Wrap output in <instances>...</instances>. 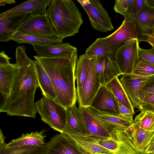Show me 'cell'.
Here are the masks:
<instances>
[{
  "label": "cell",
  "mask_w": 154,
  "mask_h": 154,
  "mask_svg": "<svg viewBox=\"0 0 154 154\" xmlns=\"http://www.w3.org/2000/svg\"><path fill=\"white\" fill-rule=\"evenodd\" d=\"M26 50L23 45L16 48L15 63L18 67L16 82L4 112L10 116L35 119L37 112L34 103L35 94L39 86L35 60L27 56Z\"/></svg>",
  "instance_id": "cell-1"
},
{
  "label": "cell",
  "mask_w": 154,
  "mask_h": 154,
  "mask_svg": "<svg viewBox=\"0 0 154 154\" xmlns=\"http://www.w3.org/2000/svg\"><path fill=\"white\" fill-rule=\"evenodd\" d=\"M34 57L51 80L57 96L54 101L66 109L75 104L77 99L75 84L77 51L69 59L46 58L38 56H34Z\"/></svg>",
  "instance_id": "cell-2"
},
{
  "label": "cell",
  "mask_w": 154,
  "mask_h": 154,
  "mask_svg": "<svg viewBox=\"0 0 154 154\" xmlns=\"http://www.w3.org/2000/svg\"><path fill=\"white\" fill-rule=\"evenodd\" d=\"M46 14L56 37L62 40L78 33L83 23L81 12L72 0H51Z\"/></svg>",
  "instance_id": "cell-3"
},
{
  "label": "cell",
  "mask_w": 154,
  "mask_h": 154,
  "mask_svg": "<svg viewBox=\"0 0 154 154\" xmlns=\"http://www.w3.org/2000/svg\"><path fill=\"white\" fill-rule=\"evenodd\" d=\"M35 106L43 122L54 130L63 133L66 118V109L63 106L44 95Z\"/></svg>",
  "instance_id": "cell-4"
},
{
  "label": "cell",
  "mask_w": 154,
  "mask_h": 154,
  "mask_svg": "<svg viewBox=\"0 0 154 154\" xmlns=\"http://www.w3.org/2000/svg\"><path fill=\"white\" fill-rule=\"evenodd\" d=\"M87 13L92 26L103 32L114 29L111 18L100 2L97 0H78Z\"/></svg>",
  "instance_id": "cell-5"
},
{
  "label": "cell",
  "mask_w": 154,
  "mask_h": 154,
  "mask_svg": "<svg viewBox=\"0 0 154 154\" xmlns=\"http://www.w3.org/2000/svg\"><path fill=\"white\" fill-rule=\"evenodd\" d=\"M110 134L109 138L88 136L114 154H140L124 130L114 129Z\"/></svg>",
  "instance_id": "cell-6"
},
{
  "label": "cell",
  "mask_w": 154,
  "mask_h": 154,
  "mask_svg": "<svg viewBox=\"0 0 154 154\" xmlns=\"http://www.w3.org/2000/svg\"><path fill=\"white\" fill-rule=\"evenodd\" d=\"M138 39L130 40L118 48L115 60L122 74H131L140 61Z\"/></svg>",
  "instance_id": "cell-7"
},
{
  "label": "cell",
  "mask_w": 154,
  "mask_h": 154,
  "mask_svg": "<svg viewBox=\"0 0 154 154\" xmlns=\"http://www.w3.org/2000/svg\"><path fill=\"white\" fill-rule=\"evenodd\" d=\"M18 32L38 36L56 37L46 14L36 15L29 14Z\"/></svg>",
  "instance_id": "cell-8"
},
{
  "label": "cell",
  "mask_w": 154,
  "mask_h": 154,
  "mask_svg": "<svg viewBox=\"0 0 154 154\" xmlns=\"http://www.w3.org/2000/svg\"><path fill=\"white\" fill-rule=\"evenodd\" d=\"M97 59H90L87 75L77 98L79 107L89 106L101 85L96 71Z\"/></svg>",
  "instance_id": "cell-9"
},
{
  "label": "cell",
  "mask_w": 154,
  "mask_h": 154,
  "mask_svg": "<svg viewBox=\"0 0 154 154\" xmlns=\"http://www.w3.org/2000/svg\"><path fill=\"white\" fill-rule=\"evenodd\" d=\"M41 154H85L67 134H57L46 143Z\"/></svg>",
  "instance_id": "cell-10"
},
{
  "label": "cell",
  "mask_w": 154,
  "mask_h": 154,
  "mask_svg": "<svg viewBox=\"0 0 154 154\" xmlns=\"http://www.w3.org/2000/svg\"><path fill=\"white\" fill-rule=\"evenodd\" d=\"M18 67L15 64L0 66V105L6 107L15 86Z\"/></svg>",
  "instance_id": "cell-11"
},
{
  "label": "cell",
  "mask_w": 154,
  "mask_h": 154,
  "mask_svg": "<svg viewBox=\"0 0 154 154\" xmlns=\"http://www.w3.org/2000/svg\"><path fill=\"white\" fill-rule=\"evenodd\" d=\"M32 47L38 56L46 58L69 59L77 51L76 48L69 43L36 44Z\"/></svg>",
  "instance_id": "cell-12"
},
{
  "label": "cell",
  "mask_w": 154,
  "mask_h": 154,
  "mask_svg": "<svg viewBox=\"0 0 154 154\" xmlns=\"http://www.w3.org/2000/svg\"><path fill=\"white\" fill-rule=\"evenodd\" d=\"M119 81L134 107L139 108L141 100L139 94L145 85L147 77L131 74H122Z\"/></svg>",
  "instance_id": "cell-13"
},
{
  "label": "cell",
  "mask_w": 154,
  "mask_h": 154,
  "mask_svg": "<svg viewBox=\"0 0 154 154\" xmlns=\"http://www.w3.org/2000/svg\"><path fill=\"white\" fill-rule=\"evenodd\" d=\"M125 19L119 27L104 41L110 45H119L133 39H138V33L132 17L129 14L124 16Z\"/></svg>",
  "instance_id": "cell-14"
},
{
  "label": "cell",
  "mask_w": 154,
  "mask_h": 154,
  "mask_svg": "<svg viewBox=\"0 0 154 154\" xmlns=\"http://www.w3.org/2000/svg\"><path fill=\"white\" fill-rule=\"evenodd\" d=\"M89 106L101 112L119 115L118 102L105 85H101Z\"/></svg>",
  "instance_id": "cell-15"
},
{
  "label": "cell",
  "mask_w": 154,
  "mask_h": 154,
  "mask_svg": "<svg viewBox=\"0 0 154 154\" xmlns=\"http://www.w3.org/2000/svg\"><path fill=\"white\" fill-rule=\"evenodd\" d=\"M29 14H10L0 17V42L11 40Z\"/></svg>",
  "instance_id": "cell-16"
},
{
  "label": "cell",
  "mask_w": 154,
  "mask_h": 154,
  "mask_svg": "<svg viewBox=\"0 0 154 154\" xmlns=\"http://www.w3.org/2000/svg\"><path fill=\"white\" fill-rule=\"evenodd\" d=\"M85 107L110 134L114 129L125 130L133 124L119 115L101 112L90 106Z\"/></svg>",
  "instance_id": "cell-17"
},
{
  "label": "cell",
  "mask_w": 154,
  "mask_h": 154,
  "mask_svg": "<svg viewBox=\"0 0 154 154\" xmlns=\"http://www.w3.org/2000/svg\"><path fill=\"white\" fill-rule=\"evenodd\" d=\"M124 131L138 152L140 154H146V149L150 143L154 131H147L141 128L138 122H134Z\"/></svg>",
  "instance_id": "cell-18"
},
{
  "label": "cell",
  "mask_w": 154,
  "mask_h": 154,
  "mask_svg": "<svg viewBox=\"0 0 154 154\" xmlns=\"http://www.w3.org/2000/svg\"><path fill=\"white\" fill-rule=\"evenodd\" d=\"M96 69L101 85H105L115 77L122 74L116 60L110 57H97Z\"/></svg>",
  "instance_id": "cell-19"
},
{
  "label": "cell",
  "mask_w": 154,
  "mask_h": 154,
  "mask_svg": "<svg viewBox=\"0 0 154 154\" xmlns=\"http://www.w3.org/2000/svg\"><path fill=\"white\" fill-rule=\"evenodd\" d=\"M131 16L136 26L139 42L142 40L143 35L147 33V26L154 24V6L149 4L146 0H144L141 10L136 15Z\"/></svg>",
  "instance_id": "cell-20"
},
{
  "label": "cell",
  "mask_w": 154,
  "mask_h": 154,
  "mask_svg": "<svg viewBox=\"0 0 154 154\" xmlns=\"http://www.w3.org/2000/svg\"><path fill=\"white\" fill-rule=\"evenodd\" d=\"M63 133L68 135L85 134L81 113L79 107L75 104L66 109V121Z\"/></svg>",
  "instance_id": "cell-21"
},
{
  "label": "cell",
  "mask_w": 154,
  "mask_h": 154,
  "mask_svg": "<svg viewBox=\"0 0 154 154\" xmlns=\"http://www.w3.org/2000/svg\"><path fill=\"white\" fill-rule=\"evenodd\" d=\"M85 128L84 135L98 137L109 138L110 133L85 107H79Z\"/></svg>",
  "instance_id": "cell-22"
},
{
  "label": "cell",
  "mask_w": 154,
  "mask_h": 154,
  "mask_svg": "<svg viewBox=\"0 0 154 154\" xmlns=\"http://www.w3.org/2000/svg\"><path fill=\"white\" fill-rule=\"evenodd\" d=\"M51 0H29L7 10L0 17L10 14L27 13L33 15L45 14Z\"/></svg>",
  "instance_id": "cell-23"
},
{
  "label": "cell",
  "mask_w": 154,
  "mask_h": 154,
  "mask_svg": "<svg viewBox=\"0 0 154 154\" xmlns=\"http://www.w3.org/2000/svg\"><path fill=\"white\" fill-rule=\"evenodd\" d=\"M119 45H110L106 43L104 38H98L86 49L85 55L91 59L93 57H110L115 60Z\"/></svg>",
  "instance_id": "cell-24"
},
{
  "label": "cell",
  "mask_w": 154,
  "mask_h": 154,
  "mask_svg": "<svg viewBox=\"0 0 154 154\" xmlns=\"http://www.w3.org/2000/svg\"><path fill=\"white\" fill-rule=\"evenodd\" d=\"M85 154H114L99 144L92 137L84 134L68 135Z\"/></svg>",
  "instance_id": "cell-25"
},
{
  "label": "cell",
  "mask_w": 154,
  "mask_h": 154,
  "mask_svg": "<svg viewBox=\"0 0 154 154\" xmlns=\"http://www.w3.org/2000/svg\"><path fill=\"white\" fill-rule=\"evenodd\" d=\"M46 131L43 130L40 131L22 134L20 137L6 144V146L9 147H14L44 145L45 143L44 140L46 136L44 134Z\"/></svg>",
  "instance_id": "cell-26"
},
{
  "label": "cell",
  "mask_w": 154,
  "mask_h": 154,
  "mask_svg": "<svg viewBox=\"0 0 154 154\" xmlns=\"http://www.w3.org/2000/svg\"><path fill=\"white\" fill-rule=\"evenodd\" d=\"M35 64L37 79L43 95L54 101L56 94L50 78L42 66L35 60Z\"/></svg>",
  "instance_id": "cell-27"
},
{
  "label": "cell",
  "mask_w": 154,
  "mask_h": 154,
  "mask_svg": "<svg viewBox=\"0 0 154 154\" xmlns=\"http://www.w3.org/2000/svg\"><path fill=\"white\" fill-rule=\"evenodd\" d=\"M119 76L115 77L105 86L113 94L118 102L134 114V107L119 81Z\"/></svg>",
  "instance_id": "cell-28"
},
{
  "label": "cell",
  "mask_w": 154,
  "mask_h": 154,
  "mask_svg": "<svg viewBox=\"0 0 154 154\" xmlns=\"http://www.w3.org/2000/svg\"><path fill=\"white\" fill-rule=\"evenodd\" d=\"M90 59L85 54L77 58L75 68V77L76 80V94L77 98L81 93L82 86L86 77Z\"/></svg>",
  "instance_id": "cell-29"
},
{
  "label": "cell",
  "mask_w": 154,
  "mask_h": 154,
  "mask_svg": "<svg viewBox=\"0 0 154 154\" xmlns=\"http://www.w3.org/2000/svg\"><path fill=\"white\" fill-rule=\"evenodd\" d=\"M11 40L19 44L27 43L32 45L36 44L63 43V40L57 37L38 36L25 34L19 32L13 37Z\"/></svg>",
  "instance_id": "cell-30"
},
{
  "label": "cell",
  "mask_w": 154,
  "mask_h": 154,
  "mask_svg": "<svg viewBox=\"0 0 154 154\" xmlns=\"http://www.w3.org/2000/svg\"><path fill=\"white\" fill-rule=\"evenodd\" d=\"M6 144L0 145V154H41L45 144L35 146L9 147L6 146Z\"/></svg>",
  "instance_id": "cell-31"
},
{
  "label": "cell",
  "mask_w": 154,
  "mask_h": 154,
  "mask_svg": "<svg viewBox=\"0 0 154 154\" xmlns=\"http://www.w3.org/2000/svg\"><path fill=\"white\" fill-rule=\"evenodd\" d=\"M138 122L140 127L147 131H154V114L148 111H141L134 122Z\"/></svg>",
  "instance_id": "cell-32"
},
{
  "label": "cell",
  "mask_w": 154,
  "mask_h": 154,
  "mask_svg": "<svg viewBox=\"0 0 154 154\" xmlns=\"http://www.w3.org/2000/svg\"><path fill=\"white\" fill-rule=\"evenodd\" d=\"M132 73L146 77L154 75V65L140 59L135 66Z\"/></svg>",
  "instance_id": "cell-33"
},
{
  "label": "cell",
  "mask_w": 154,
  "mask_h": 154,
  "mask_svg": "<svg viewBox=\"0 0 154 154\" xmlns=\"http://www.w3.org/2000/svg\"><path fill=\"white\" fill-rule=\"evenodd\" d=\"M138 109L140 111H148L154 114V92L145 95Z\"/></svg>",
  "instance_id": "cell-34"
},
{
  "label": "cell",
  "mask_w": 154,
  "mask_h": 154,
  "mask_svg": "<svg viewBox=\"0 0 154 154\" xmlns=\"http://www.w3.org/2000/svg\"><path fill=\"white\" fill-rule=\"evenodd\" d=\"M133 0H115L113 8L114 11L123 16L129 14L130 8Z\"/></svg>",
  "instance_id": "cell-35"
},
{
  "label": "cell",
  "mask_w": 154,
  "mask_h": 154,
  "mask_svg": "<svg viewBox=\"0 0 154 154\" xmlns=\"http://www.w3.org/2000/svg\"><path fill=\"white\" fill-rule=\"evenodd\" d=\"M139 51L140 59L154 65V48H152L150 49L146 50L139 47Z\"/></svg>",
  "instance_id": "cell-36"
},
{
  "label": "cell",
  "mask_w": 154,
  "mask_h": 154,
  "mask_svg": "<svg viewBox=\"0 0 154 154\" xmlns=\"http://www.w3.org/2000/svg\"><path fill=\"white\" fill-rule=\"evenodd\" d=\"M152 92H154V75L147 77L146 83L140 92L141 101L145 94Z\"/></svg>",
  "instance_id": "cell-37"
},
{
  "label": "cell",
  "mask_w": 154,
  "mask_h": 154,
  "mask_svg": "<svg viewBox=\"0 0 154 154\" xmlns=\"http://www.w3.org/2000/svg\"><path fill=\"white\" fill-rule=\"evenodd\" d=\"M119 116L132 124L134 123L133 115L134 114L129 109L118 102Z\"/></svg>",
  "instance_id": "cell-38"
},
{
  "label": "cell",
  "mask_w": 154,
  "mask_h": 154,
  "mask_svg": "<svg viewBox=\"0 0 154 154\" xmlns=\"http://www.w3.org/2000/svg\"><path fill=\"white\" fill-rule=\"evenodd\" d=\"M144 0H133L131 6L129 14L131 16L137 14L142 9Z\"/></svg>",
  "instance_id": "cell-39"
},
{
  "label": "cell",
  "mask_w": 154,
  "mask_h": 154,
  "mask_svg": "<svg viewBox=\"0 0 154 154\" xmlns=\"http://www.w3.org/2000/svg\"><path fill=\"white\" fill-rule=\"evenodd\" d=\"M141 41L148 42L152 45V48H154V32L143 35Z\"/></svg>",
  "instance_id": "cell-40"
},
{
  "label": "cell",
  "mask_w": 154,
  "mask_h": 154,
  "mask_svg": "<svg viewBox=\"0 0 154 154\" xmlns=\"http://www.w3.org/2000/svg\"><path fill=\"white\" fill-rule=\"evenodd\" d=\"M11 58V57H9L5 54L4 51H2L0 53V66L10 63L9 61Z\"/></svg>",
  "instance_id": "cell-41"
},
{
  "label": "cell",
  "mask_w": 154,
  "mask_h": 154,
  "mask_svg": "<svg viewBox=\"0 0 154 154\" xmlns=\"http://www.w3.org/2000/svg\"><path fill=\"white\" fill-rule=\"evenodd\" d=\"M16 3L15 0H0V5L4 6L6 4H12Z\"/></svg>",
  "instance_id": "cell-42"
},
{
  "label": "cell",
  "mask_w": 154,
  "mask_h": 154,
  "mask_svg": "<svg viewBox=\"0 0 154 154\" xmlns=\"http://www.w3.org/2000/svg\"><path fill=\"white\" fill-rule=\"evenodd\" d=\"M151 152H154V143H149L145 151L146 154Z\"/></svg>",
  "instance_id": "cell-43"
},
{
  "label": "cell",
  "mask_w": 154,
  "mask_h": 154,
  "mask_svg": "<svg viewBox=\"0 0 154 154\" xmlns=\"http://www.w3.org/2000/svg\"><path fill=\"white\" fill-rule=\"evenodd\" d=\"M152 32H154V24L147 27L146 34H150Z\"/></svg>",
  "instance_id": "cell-44"
},
{
  "label": "cell",
  "mask_w": 154,
  "mask_h": 154,
  "mask_svg": "<svg viewBox=\"0 0 154 154\" xmlns=\"http://www.w3.org/2000/svg\"><path fill=\"white\" fill-rule=\"evenodd\" d=\"M5 137L3 136L1 130H0V145L5 143Z\"/></svg>",
  "instance_id": "cell-45"
},
{
  "label": "cell",
  "mask_w": 154,
  "mask_h": 154,
  "mask_svg": "<svg viewBox=\"0 0 154 154\" xmlns=\"http://www.w3.org/2000/svg\"><path fill=\"white\" fill-rule=\"evenodd\" d=\"M147 1L150 5L154 6V0H147Z\"/></svg>",
  "instance_id": "cell-46"
},
{
  "label": "cell",
  "mask_w": 154,
  "mask_h": 154,
  "mask_svg": "<svg viewBox=\"0 0 154 154\" xmlns=\"http://www.w3.org/2000/svg\"><path fill=\"white\" fill-rule=\"evenodd\" d=\"M150 143H154V134L151 140Z\"/></svg>",
  "instance_id": "cell-47"
},
{
  "label": "cell",
  "mask_w": 154,
  "mask_h": 154,
  "mask_svg": "<svg viewBox=\"0 0 154 154\" xmlns=\"http://www.w3.org/2000/svg\"><path fill=\"white\" fill-rule=\"evenodd\" d=\"M146 154H154V152H149L146 153Z\"/></svg>",
  "instance_id": "cell-48"
}]
</instances>
